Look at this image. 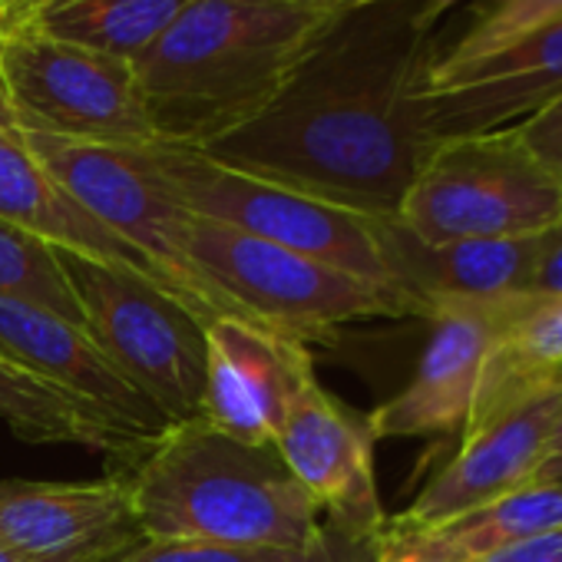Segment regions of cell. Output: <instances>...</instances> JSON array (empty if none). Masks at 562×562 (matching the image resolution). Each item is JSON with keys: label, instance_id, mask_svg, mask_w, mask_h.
Here are the masks:
<instances>
[{"label": "cell", "instance_id": "1", "mask_svg": "<svg viewBox=\"0 0 562 562\" xmlns=\"http://www.w3.org/2000/svg\"><path fill=\"white\" fill-rule=\"evenodd\" d=\"M457 0H364L302 57L278 97L205 156L368 218H397L427 156L424 87Z\"/></svg>", "mask_w": 562, "mask_h": 562}, {"label": "cell", "instance_id": "2", "mask_svg": "<svg viewBox=\"0 0 562 562\" xmlns=\"http://www.w3.org/2000/svg\"><path fill=\"white\" fill-rule=\"evenodd\" d=\"M355 4L364 0H189L133 64L156 139L202 149L245 126Z\"/></svg>", "mask_w": 562, "mask_h": 562}, {"label": "cell", "instance_id": "3", "mask_svg": "<svg viewBox=\"0 0 562 562\" xmlns=\"http://www.w3.org/2000/svg\"><path fill=\"white\" fill-rule=\"evenodd\" d=\"M120 473L146 539L308 549L331 536L274 443H245L205 417L169 424Z\"/></svg>", "mask_w": 562, "mask_h": 562}, {"label": "cell", "instance_id": "4", "mask_svg": "<svg viewBox=\"0 0 562 562\" xmlns=\"http://www.w3.org/2000/svg\"><path fill=\"white\" fill-rule=\"evenodd\" d=\"M133 153L189 215L222 222L397 292L381 255L378 218L232 169L192 146L149 143L133 146Z\"/></svg>", "mask_w": 562, "mask_h": 562}, {"label": "cell", "instance_id": "5", "mask_svg": "<svg viewBox=\"0 0 562 562\" xmlns=\"http://www.w3.org/2000/svg\"><path fill=\"white\" fill-rule=\"evenodd\" d=\"M4 120V116H0ZM11 123V120H4ZM31 156L110 232L143 251L153 268L176 289L182 305L202 322H238L261 328L245 308H238L189 255L192 215L146 172L133 146H106L87 139H67L11 123Z\"/></svg>", "mask_w": 562, "mask_h": 562}, {"label": "cell", "instance_id": "6", "mask_svg": "<svg viewBox=\"0 0 562 562\" xmlns=\"http://www.w3.org/2000/svg\"><path fill=\"white\" fill-rule=\"evenodd\" d=\"M70 281L80 328L103 358L169 420L202 414L205 325L153 281L57 248Z\"/></svg>", "mask_w": 562, "mask_h": 562}, {"label": "cell", "instance_id": "7", "mask_svg": "<svg viewBox=\"0 0 562 562\" xmlns=\"http://www.w3.org/2000/svg\"><path fill=\"white\" fill-rule=\"evenodd\" d=\"M189 255L258 325L302 345L328 341L358 318H417V308L391 289L222 222L192 215Z\"/></svg>", "mask_w": 562, "mask_h": 562}, {"label": "cell", "instance_id": "8", "mask_svg": "<svg viewBox=\"0 0 562 562\" xmlns=\"http://www.w3.org/2000/svg\"><path fill=\"white\" fill-rule=\"evenodd\" d=\"M397 222L424 241L529 238L562 222V182L513 130L447 139L420 166Z\"/></svg>", "mask_w": 562, "mask_h": 562}, {"label": "cell", "instance_id": "9", "mask_svg": "<svg viewBox=\"0 0 562 562\" xmlns=\"http://www.w3.org/2000/svg\"><path fill=\"white\" fill-rule=\"evenodd\" d=\"M0 116L87 143H159L146 116L136 70L24 24L0 34Z\"/></svg>", "mask_w": 562, "mask_h": 562}, {"label": "cell", "instance_id": "10", "mask_svg": "<svg viewBox=\"0 0 562 562\" xmlns=\"http://www.w3.org/2000/svg\"><path fill=\"white\" fill-rule=\"evenodd\" d=\"M562 411V371L542 374L470 411L460 450L394 519L437 529L529 483Z\"/></svg>", "mask_w": 562, "mask_h": 562}, {"label": "cell", "instance_id": "11", "mask_svg": "<svg viewBox=\"0 0 562 562\" xmlns=\"http://www.w3.org/2000/svg\"><path fill=\"white\" fill-rule=\"evenodd\" d=\"M374 443L368 414L335 397L318 374L295 391L274 437V450L318 503L328 529L355 542H374L387 526Z\"/></svg>", "mask_w": 562, "mask_h": 562}, {"label": "cell", "instance_id": "12", "mask_svg": "<svg viewBox=\"0 0 562 562\" xmlns=\"http://www.w3.org/2000/svg\"><path fill=\"white\" fill-rule=\"evenodd\" d=\"M143 539L120 470L90 483L0 480V542L27 562H110Z\"/></svg>", "mask_w": 562, "mask_h": 562}, {"label": "cell", "instance_id": "13", "mask_svg": "<svg viewBox=\"0 0 562 562\" xmlns=\"http://www.w3.org/2000/svg\"><path fill=\"white\" fill-rule=\"evenodd\" d=\"M519 299L440 305L430 315V338L414 378L391 401L368 414L374 437L460 434L473 411L486 358Z\"/></svg>", "mask_w": 562, "mask_h": 562}, {"label": "cell", "instance_id": "14", "mask_svg": "<svg viewBox=\"0 0 562 562\" xmlns=\"http://www.w3.org/2000/svg\"><path fill=\"white\" fill-rule=\"evenodd\" d=\"M315 374L312 348L238 322L205 325L202 414L245 443H274L295 391Z\"/></svg>", "mask_w": 562, "mask_h": 562}, {"label": "cell", "instance_id": "15", "mask_svg": "<svg viewBox=\"0 0 562 562\" xmlns=\"http://www.w3.org/2000/svg\"><path fill=\"white\" fill-rule=\"evenodd\" d=\"M562 97V21L424 87V126L440 146L526 123Z\"/></svg>", "mask_w": 562, "mask_h": 562}, {"label": "cell", "instance_id": "16", "mask_svg": "<svg viewBox=\"0 0 562 562\" xmlns=\"http://www.w3.org/2000/svg\"><path fill=\"white\" fill-rule=\"evenodd\" d=\"M378 241L391 285L417 308L420 322L453 302H509L529 295L539 235L424 241L397 218H378Z\"/></svg>", "mask_w": 562, "mask_h": 562}, {"label": "cell", "instance_id": "17", "mask_svg": "<svg viewBox=\"0 0 562 562\" xmlns=\"http://www.w3.org/2000/svg\"><path fill=\"white\" fill-rule=\"evenodd\" d=\"M0 358L80 394L143 440H156L169 427L80 325L37 302L0 295Z\"/></svg>", "mask_w": 562, "mask_h": 562}, {"label": "cell", "instance_id": "18", "mask_svg": "<svg viewBox=\"0 0 562 562\" xmlns=\"http://www.w3.org/2000/svg\"><path fill=\"white\" fill-rule=\"evenodd\" d=\"M0 218L37 235L54 248H67L103 261L110 268L139 274L176 295V289L153 268V261L93 218L21 143L11 123L0 120ZM179 299V295H176ZM182 302V299H179Z\"/></svg>", "mask_w": 562, "mask_h": 562}, {"label": "cell", "instance_id": "19", "mask_svg": "<svg viewBox=\"0 0 562 562\" xmlns=\"http://www.w3.org/2000/svg\"><path fill=\"white\" fill-rule=\"evenodd\" d=\"M0 420L31 443H80L130 463L153 440L136 437L80 394L0 358Z\"/></svg>", "mask_w": 562, "mask_h": 562}, {"label": "cell", "instance_id": "20", "mask_svg": "<svg viewBox=\"0 0 562 562\" xmlns=\"http://www.w3.org/2000/svg\"><path fill=\"white\" fill-rule=\"evenodd\" d=\"M189 0H47L31 27L64 44L136 64Z\"/></svg>", "mask_w": 562, "mask_h": 562}, {"label": "cell", "instance_id": "21", "mask_svg": "<svg viewBox=\"0 0 562 562\" xmlns=\"http://www.w3.org/2000/svg\"><path fill=\"white\" fill-rule=\"evenodd\" d=\"M562 371V295H522L499 331L473 407Z\"/></svg>", "mask_w": 562, "mask_h": 562}, {"label": "cell", "instance_id": "22", "mask_svg": "<svg viewBox=\"0 0 562 562\" xmlns=\"http://www.w3.org/2000/svg\"><path fill=\"white\" fill-rule=\"evenodd\" d=\"M437 529L473 559L503 552L509 546L562 529V486L529 480L513 493Z\"/></svg>", "mask_w": 562, "mask_h": 562}, {"label": "cell", "instance_id": "23", "mask_svg": "<svg viewBox=\"0 0 562 562\" xmlns=\"http://www.w3.org/2000/svg\"><path fill=\"white\" fill-rule=\"evenodd\" d=\"M562 21V0H486L463 34L437 50L427 83H440L552 24Z\"/></svg>", "mask_w": 562, "mask_h": 562}, {"label": "cell", "instance_id": "24", "mask_svg": "<svg viewBox=\"0 0 562 562\" xmlns=\"http://www.w3.org/2000/svg\"><path fill=\"white\" fill-rule=\"evenodd\" d=\"M0 295L37 302L80 325V308L57 261V248L8 218H0Z\"/></svg>", "mask_w": 562, "mask_h": 562}, {"label": "cell", "instance_id": "25", "mask_svg": "<svg viewBox=\"0 0 562 562\" xmlns=\"http://www.w3.org/2000/svg\"><path fill=\"white\" fill-rule=\"evenodd\" d=\"M374 542H355L331 529L322 546L274 549V546H215L186 539H143L110 562H371Z\"/></svg>", "mask_w": 562, "mask_h": 562}, {"label": "cell", "instance_id": "26", "mask_svg": "<svg viewBox=\"0 0 562 562\" xmlns=\"http://www.w3.org/2000/svg\"><path fill=\"white\" fill-rule=\"evenodd\" d=\"M371 562H480V559L463 552L440 529L404 526L394 516H387L384 532L374 539Z\"/></svg>", "mask_w": 562, "mask_h": 562}, {"label": "cell", "instance_id": "27", "mask_svg": "<svg viewBox=\"0 0 562 562\" xmlns=\"http://www.w3.org/2000/svg\"><path fill=\"white\" fill-rule=\"evenodd\" d=\"M513 133L522 143V149L562 182V97L539 110L536 116H529L526 123L513 126Z\"/></svg>", "mask_w": 562, "mask_h": 562}, {"label": "cell", "instance_id": "28", "mask_svg": "<svg viewBox=\"0 0 562 562\" xmlns=\"http://www.w3.org/2000/svg\"><path fill=\"white\" fill-rule=\"evenodd\" d=\"M529 295H562V222L539 235Z\"/></svg>", "mask_w": 562, "mask_h": 562}, {"label": "cell", "instance_id": "29", "mask_svg": "<svg viewBox=\"0 0 562 562\" xmlns=\"http://www.w3.org/2000/svg\"><path fill=\"white\" fill-rule=\"evenodd\" d=\"M480 562H562V529L529 539V542H519V546H509L503 552L483 555Z\"/></svg>", "mask_w": 562, "mask_h": 562}, {"label": "cell", "instance_id": "30", "mask_svg": "<svg viewBox=\"0 0 562 562\" xmlns=\"http://www.w3.org/2000/svg\"><path fill=\"white\" fill-rule=\"evenodd\" d=\"M47 4V0H0V34L18 31L34 21V14Z\"/></svg>", "mask_w": 562, "mask_h": 562}, {"label": "cell", "instance_id": "31", "mask_svg": "<svg viewBox=\"0 0 562 562\" xmlns=\"http://www.w3.org/2000/svg\"><path fill=\"white\" fill-rule=\"evenodd\" d=\"M529 480H532V483H552V486H562V453L546 457V460L536 467V473H532Z\"/></svg>", "mask_w": 562, "mask_h": 562}, {"label": "cell", "instance_id": "32", "mask_svg": "<svg viewBox=\"0 0 562 562\" xmlns=\"http://www.w3.org/2000/svg\"><path fill=\"white\" fill-rule=\"evenodd\" d=\"M552 453H562V411H559V420H555V430H552V440H549L546 457H552Z\"/></svg>", "mask_w": 562, "mask_h": 562}, {"label": "cell", "instance_id": "33", "mask_svg": "<svg viewBox=\"0 0 562 562\" xmlns=\"http://www.w3.org/2000/svg\"><path fill=\"white\" fill-rule=\"evenodd\" d=\"M0 562H27V559H21L14 549H8L4 542H0Z\"/></svg>", "mask_w": 562, "mask_h": 562}]
</instances>
